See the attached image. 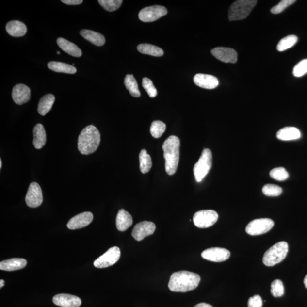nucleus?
<instances>
[{
  "label": "nucleus",
  "instance_id": "obj_1",
  "mask_svg": "<svg viewBox=\"0 0 307 307\" xmlns=\"http://www.w3.org/2000/svg\"><path fill=\"white\" fill-rule=\"evenodd\" d=\"M200 276L197 274L180 271L171 275L168 283V288L171 291L186 292L195 289L199 285Z\"/></svg>",
  "mask_w": 307,
  "mask_h": 307
},
{
  "label": "nucleus",
  "instance_id": "obj_2",
  "mask_svg": "<svg viewBox=\"0 0 307 307\" xmlns=\"http://www.w3.org/2000/svg\"><path fill=\"white\" fill-rule=\"evenodd\" d=\"M180 142L179 138L171 135L162 145L165 159V169L169 176L177 172L180 157Z\"/></svg>",
  "mask_w": 307,
  "mask_h": 307
},
{
  "label": "nucleus",
  "instance_id": "obj_3",
  "mask_svg": "<svg viewBox=\"0 0 307 307\" xmlns=\"http://www.w3.org/2000/svg\"><path fill=\"white\" fill-rule=\"evenodd\" d=\"M100 143V132L94 125H88L79 135L78 150L81 154H91L97 151Z\"/></svg>",
  "mask_w": 307,
  "mask_h": 307
},
{
  "label": "nucleus",
  "instance_id": "obj_4",
  "mask_svg": "<svg viewBox=\"0 0 307 307\" xmlns=\"http://www.w3.org/2000/svg\"><path fill=\"white\" fill-rule=\"evenodd\" d=\"M256 0H238L230 6L229 21H239L247 18L257 4Z\"/></svg>",
  "mask_w": 307,
  "mask_h": 307
},
{
  "label": "nucleus",
  "instance_id": "obj_5",
  "mask_svg": "<svg viewBox=\"0 0 307 307\" xmlns=\"http://www.w3.org/2000/svg\"><path fill=\"white\" fill-rule=\"evenodd\" d=\"M289 245L285 242L275 244L267 250L263 257V262L267 266H273L281 262L286 258Z\"/></svg>",
  "mask_w": 307,
  "mask_h": 307
},
{
  "label": "nucleus",
  "instance_id": "obj_6",
  "mask_svg": "<svg viewBox=\"0 0 307 307\" xmlns=\"http://www.w3.org/2000/svg\"><path fill=\"white\" fill-rule=\"evenodd\" d=\"M212 152L209 148H205L194 167V174L197 182H201L203 180L212 168Z\"/></svg>",
  "mask_w": 307,
  "mask_h": 307
},
{
  "label": "nucleus",
  "instance_id": "obj_7",
  "mask_svg": "<svg viewBox=\"0 0 307 307\" xmlns=\"http://www.w3.org/2000/svg\"><path fill=\"white\" fill-rule=\"evenodd\" d=\"M218 218L219 215L216 211L202 210L194 214L193 221L194 226L199 228H207L213 226L217 222Z\"/></svg>",
  "mask_w": 307,
  "mask_h": 307
},
{
  "label": "nucleus",
  "instance_id": "obj_8",
  "mask_svg": "<svg viewBox=\"0 0 307 307\" xmlns=\"http://www.w3.org/2000/svg\"><path fill=\"white\" fill-rule=\"evenodd\" d=\"M275 226L272 220L264 218L254 220L246 227V232L251 236H258L268 232Z\"/></svg>",
  "mask_w": 307,
  "mask_h": 307
},
{
  "label": "nucleus",
  "instance_id": "obj_9",
  "mask_svg": "<svg viewBox=\"0 0 307 307\" xmlns=\"http://www.w3.org/2000/svg\"><path fill=\"white\" fill-rule=\"evenodd\" d=\"M121 257V251L117 246L112 247L108 250L106 253L102 254L95 260L94 263L95 267L98 269L106 268V267L114 265L118 262Z\"/></svg>",
  "mask_w": 307,
  "mask_h": 307
},
{
  "label": "nucleus",
  "instance_id": "obj_10",
  "mask_svg": "<svg viewBox=\"0 0 307 307\" xmlns=\"http://www.w3.org/2000/svg\"><path fill=\"white\" fill-rule=\"evenodd\" d=\"M167 14V9L164 6L154 5L142 9L138 15V17L141 21L151 22L158 20Z\"/></svg>",
  "mask_w": 307,
  "mask_h": 307
},
{
  "label": "nucleus",
  "instance_id": "obj_11",
  "mask_svg": "<svg viewBox=\"0 0 307 307\" xmlns=\"http://www.w3.org/2000/svg\"><path fill=\"white\" fill-rule=\"evenodd\" d=\"M25 201L28 206L37 208L41 206L43 202V194L41 188L36 182H32L29 187Z\"/></svg>",
  "mask_w": 307,
  "mask_h": 307
},
{
  "label": "nucleus",
  "instance_id": "obj_12",
  "mask_svg": "<svg viewBox=\"0 0 307 307\" xmlns=\"http://www.w3.org/2000/svg\"><path fill=\"white\" fill-rule=\"evenodd\" d=\"M230 253L228 250L221 247H212L203 251L201 257L205 259L214 262H221L228 259Z\"/></svg>",
  "mask_w": 307,
  "mask_h": 307
},
{
  "label": "nucleus",
  "instance_id": "obj_13",
  "mask_svg": "<svg viewBox=\"0 0 307 307\" xmlns=\"http://www.w3.org/2000/svg\"><path fill=\"white\" fill-rule=\"evenodd\" d=\"M156 229V226L154 223L151 221H143L134 226L132 231V236L137 242H140L145 237L154 234Z\"/></svg>",
  "mask_w": 307,
  "mask_h": 307
},
{
  "label": "nucleus",
  "instance_id": "obj_14",
  "mask_svg": "<svg viewBox=\"0 0 307 307\" xmlns=\"http://www.w3.org/2000/svg\"><path fill=\"white\" fill-rule=\"evenodd\" d=\"M214 57L224 63L235 64L237 61V53L234 49L229 48L218 47L211 50Z\"/></svg>",
  "mask_w": 307,
  "mask_h": 307
},
{
  "label": "nucleus",
  "instance_id": "obj_15",
  "mask_svg": "<svg viewBox=\"0 0 307 307\" xmlns=\"http://www.w3.org/2000/svg\"><path fill=\"white\" fill-rule=\"evenodd\" d=\"M93 214L85 212L78 214L68 221L67 227L69 229L75 230L83 228L90 224L93 220Z\"/></svg>",
  "mask_w": 307,
  "mask_h": 307
},
{
  "label": "nucleus",
  "instance_id": "obj_16",
  "mask_svg": "<svg viewBox=\"0 0 307 307\" xmlns=\"http://www.w3.org/2000/svg\"><path fill=\"white\" fill-rule=\"evenodd\" d=\"M12 98L16 104L26 103L31 99V90L25 84L16 85L13 89Z\"/></svg>",
  "mask_w": 307,
  "mask_h": 307
},
{
  "label": "nucleus",
  "instance_id": "obj_17",
  "mask_svg": "<svg viewBox=\"0 0 307 307\" xmlns=\"http://www.w3.org/2000/svg\"><path fill=\"white\" fill-rule=\"evenodd\" d=\"M194 81L198 87L208 90H212L216 88L219 84V80L214 76L203 74L194 75Z\"/></svg>",
  "mask_w": 307,
  "mask_h": 307
},
{
  "label": "nucleus",
  "instance_id": "obj_18",
  "mask_svg": "<svg viewBox=\"0 0 307 307\" xmlns=\"http://www.w3.org/2000/svg\"><path fill=\"white\" fill-rule=\"evenodd\" d=\"M52 300L55 305L62 307H79L81 305V300L79 297L65 293L56 295Z\"/></svg>",
  "mask_w": 307,
  "mask_h": 307
},
{
  "label": "nucleus",
  "instance_id": "obj_19",
  "mask_svg": "<svg viewBox=\"0 0 307 307\" xmlns=\"http://www.w3.org/2000/svg\"><path fill=\"white\" fill-rule=\"evenodd\" d=\"M133 224V218L131 214L124 209L118 211L116 217V226L119 231L124 232Z\"/></svg>",
  "mask_w": 307,
  "mask_h": 307
},
{
  "label": "nucleus",
  "instance_id": "obj_20",
  "mask_svg": "<svg viewBox=\"0 0 307 307\" xmlns=\"http://www.w3.org/2000/svg\"><path fill=\"white\" fill-rule=\"evenodd\" d=\"M6 31L12 37H21L26 34L27 28L24 23L21 21H12L6 24Z\"/></svg>",
  "mask_w": 307,
  "mask_h": 307
},
{
  "label": "nucleus",
  "instance_id": "obj_21",
  "mask_svg": "<svg viewBox=\"0 0 307 307\" xmlns=\"http://www.w3.org/2000/svg\"><path fill=\"white\" fill-rule=\"evenodd\" d=\"M27 265V261L23 259H12L3 260L0 263V269L12 272L22 269Z\"/></svg>",
  "mask_w": 307,
  "mask_h": 307
},
{
  "label": "nucleus",
  "instance_id": "obj_22",
  "mask_svg": "<svg viewBox=\"0 0 307 307\" xmlns=\"http://www.w3.org/2000/svg\"><path fill=\"white\" fill-rule=\"evenodd\" d=\"M57 44L63 51L67 52V54L74 57H81L82 52L80 48L67 39L59 38L57 39Z\"/></svg>",
  "mask_w": 307,
  "mask_h": 307
},
{
  "label": "nucleus",
  "instance_id": "obj_23",
  "mask_svg": "<svg viewBox=\"0 0 307 307\" xmlns=\"http://www.w3.org/2000/svg\"><path fill=\"white\" fill-rule=\"evenodd\" d=\"M276 137L282 141H292L298 140L301 137V133L298 128L295 127H285L281 129L276 133Z\"/></svg>",
  "mask_w": 307,
  "mask_h": 307
},
{
  "label": "nucleus",
  "instance_id": "obj_24",
  "mask_svg": "<svg viewBox=\"0 0 307 307\" xmlns=\"http://www.w3.org/2000/svg\"><path fill=\"white\" fill-rule=\"evenodd\" d=\"M33 145L37 149H41L46 142V134L44 126L41 124L36 125L33 130Z\"/></svg>",
  "mask_w": 307,
  "mask_h": 307
},
{
  "label": "nucleus",
  "instance_id": "obj_25",
  "mask_svg": "<svg viewBox=\"0 0 307 307\" xmlns=\"http://www.w3.org/2000/svg\"><path fill=\"white\" fill-rule=\"evenodd\" d=\"M81 35L84 39L97 46L104 45L105 42V39L103 35L95 32L90 31V30H82L81 32Z\"/></svg>",
  "mask_w": 307,
  "mask_h": 307
},
{
  "label": "nucleus",
  "instance_id": "obj_26",
  "mask_svg": "<svg viewBox=\"0 0 307 307\" xmlns=\"http://www.w3.org/2000/svg\"><path fill=\"white\" fill-rule=\"evenodd\" d=\"M55 100V97L52 94H47L43 97L39 102L38 113L44 116L51 110Z\"/></svg>",
  "mask_w": 307,
  "mask_h": 307
},
{
  "label": "nucleus",
  "instance_id": "obj_27",
  "mask_svg": "<svg viewBox=\"0 0 307 307\" xmlns=\"http://www.w3.org/2000/svg\"><path fill=\"white\" fill-rule=\"evenodd\" d=\"M48 66L51 70L62 73L74 74L77 71L74 66L63 62H50L48 63Z\"/></svg>",
  "mask_w": 307,
  "mask_h": 307
},
{
  "label": "nucleus",
  "instance_id": "obj_28",
  "mask_svg": "<svg viewBox=\"0 0 307 307\" xmlns=\"http://www.w3.org/2000/svg\"><path fill=\"white\" fill-rule=\"evenodd\" d=\"M138 51L141 54L154 56V57H161L163 55L162 49L156 46L150 44H143L137 46Z\"/></svg>",
  "mask_w": 307,
  "mask_h": 307
},
{
  "label": "nucleus",
  "instance_id": "obj_29",
  "mask_svg": "<svg viewBox=\"0 0 307 307\" xmlns=\"http://www.w3.org/2000/svg\"><path fill=\"white\" fill-rule=\"evenodd\" d=\"M124 84L132 97H139L141 93L136 80L132 75H127L125 78Z\"/></svg>",
  "mask_w": 307,
  "mask_h": 307
},
{
  "label": "nucleus",
  "instance_id": "obj_30",
  "mask_svg": "<svg viewBox=\"0 0 307 307\" xmlns=\"http://www.w3.org/2000/svg\"><path fill=\"white\" fill-rule=\"evenodd\" d=\"M140 167L142 173L146 174L149 172L152 167L151 158L147 153L146 150L141 151L139 156Z\"/></svg>",
  "mask_w": 307,
  "mask_h": 307
},
{
  "label": "nucleus",
  "instance_id": "obj_31",
  "mask_svg": "<svg viewBox=\"0 0 307 307\" xmlns=\"http://www.w3.org/2000/svg\"><path fill=\"white\" fill-rule=\"evenodd\" d=\"M298 42V37L295 35H290L283 38L279 41L277 45V50L282 52L294 46Z\"/></svg>",
  "mask_w": 307,
  "mask_h": 307
},
{
  "label": "nucleus",
  "instance_id": "obj_32",
  "mask_svg": "<svg viewBox=\"0 0 307 307\" xmlns=\"http://www.w3.org/2000/svg\"><path fill=\"white\" fill-rule=\"evenodd\" d=\"M166 125L162 121H154L150 127V133L154 138H159L166 130Z\"/></svg>",
  "mask_w": 307,
  "mask_h": 307
},
{
  "label": "nucleus",
  "instance_id": "obj_33",
  "mask_svg": "<svg viewBox=\"0 0 307 307\" xmlns=\"http://www.w3.org/2000/svg\"><path fill=\"white\" fill-rule=\"evenodd\" d=\"M98 2L106 11L113 12L120 7L123 1L122 0H98Z\"/></svg>",
  "mask_w": 307,
  "mask_h": 307
},
{
  "label": "nucleus",
  "instance_id": "obj_34",
  "mask_svg": "<svg viewBox=\"0 0 307 307\" xmlns=\"http://www.w3.org/2000/svg\"><path fill=\"white\" fill-rule=\"evenodd\" d=\"M262 192L267 196H278L282 193V188L275 184H267L263 186Z\"/></svg>",
  "mask_w": 307,
  "mask_h": 307
},
{
  "label": "nucleus",
  "instance_id": "obj_35",
  "mask_svg": "<svg viewBox=\"0 0 307 307\" xmlns=\"http://www.w3.org/2000/svg\"><path fill=\"white\" fill-rule=\"evenodd\" d=\"M270 176L276 180L284 181L288 179L289 175L285 168L278 167L271 170Z\"/></svg>",
  "mask_w": 307,
  "mask_h": 307
},
{
  "label": "nucleus",
  "instance_id": "obj_36",
  "mask_svg": "<svg viewBox=\"0 0 307 307\" xmlns=\"http://www.w3.org/2000/svg\"><path fill=\"white\" fill-rule=\"evenodd\" d=\"M271 293L275 298L283 295L284 293H285V289H284L283 284L281 280L279 279L274 280L271 285Z\"/></svg>",
  "mask_w": 307,
  "mask_h": 307
},
{
  "label": "nucleus",
  "instance_id": "obj_37",
  "mask_svg": "<svg viewBox=\"0 0 307 307\" xmlns=\"http://www.w3.org/2000/svg\"><path fill=\"white\" fill-rule=\"evenodd\" d=\"M142 85H143V88L151 98L157 97L158 94L157 89L154 87L153 82H152L150 79L144 78L143 79Z\"/></svg>",
  "mask_w": 307,
  "mask_h": 307
},
{
  "label": "nucleus",
  "instance_id": "obj_38",
  "mask_svg": "<svg viewBox=\"0 0 307 307\" xmlns=\"http://www.w3.org/2000/svg\"><path fill=\"white\" fill-rule=\"evenodd\" d=\"M307 73V59L299 62L293 70V74L296 77H301Z\"/></svg>",
  "mask_w": 307,
  "mask_h": 307
},
{
  "label": "nucleus",
  "instance_id": "obj_39",
  "mask_svg": "<svg viewBox=\"0 0 307 307\" xmlns=\"http://www.w3.org/2000/svg\"><path fill=\"white\" fill-rule=\"evenodd\" d=\"M295 2V0H282L278 5L271 9V12L275 15L279 14L290 5L294 4Z\"/></svg>",
  "mask_w": 307,
  "mask_h": 307
},
{
  "label": "nucleus",
  "instance_id": "obj_40",
  "mask_svg": "<svg viewBox=\"0 0 307 307\" xmlns=\"http://www.w3.org/2000/svg\"><path fill=\"white\" fill-rule=\"evenodd\" d=\"M263 302L259 295H254L249 298L247 306L248 307H262Z\"/></svg>",
  "mask_w": 307,
  "mask_h": 307
},
{
  "label": "nucleus",
  "instance_id": "obj_41",
  "mask_svg": "<svg viewBox=\"0 0 307 307\" xmlns=\"http://www.w3.org/2000/svg\"><path fill=\"white\" fill-rule=\"evenodd\" d=\"M62 2L69 5H80L83 2L82 0H62Z\"/></svg>",
  "mask_w": 307,
  "mask_h": 307
},
{
  "label": "nucleus",
  "instance_id": "obj_42",
  "mask_svg": "<svg viewBox=\"0 0 307 307\" xmlns=\"http://www.w3.org/2000/svg\"><path fill=\"white\" fill-rule=\"evenodd\" d=\"M194 307H213L212 306L209 305V304H207L206 303H201L199 304H197Z\"/></svg>",
  "mask_w": 307,
  "mask_h": 307
},
{
  "label": "nucleus",
  "instance_id": "obj_43",
  "mask_svg": "<svg viewBox=\"0 0 307 307\" xmlns=\"http://www.w3.org/2000/svg\"><path fill=\"white\" fill-rule=\"evenodd\" d=\"M304 284H305L306 288L307 289V274L305 276V279H304Z\"/></svg>",
  "mask_w": 307,
  "mask_h": 307
},
{
  "label": "nucleus",
  "instance_id": "obj_44",
  "mask_svg": "<svg viewBox=\"0 0 307 307\" xmlns=\"http://www.w3.org/2000/svg\"><path fill=\"white\" fill-rule=\"evenodd\" d=\"M5 282L4 280L1 279L0 280V288H2L4 286Z\"/></svg>",
  "mask_w": 307,
  "mask_h": 307
},
{
  "label": "nucleus",
  "instance_id": "obj_45",
  "mask_svg": "<svg viewBox=\"0 0 307 307\" xmlns=\"http://www.w3.org/2000/svg\"><path fill=\"white\" fill-rule=\"evenodd\" d=\"M2 160L1 159V160H0V168H2Z\"/></svg>",
  "mask_w": 307,
  "mask_h": 307
},
{
  "label": "nucleus",
  "instance_id": "obj_46",
  "mask_svg": "<svg viewBox=\"0 0 307 307\" xmlns=\"http://www.w3.org/2000/svg\"><path fill=\"white\" fill-rule=\"evenodd\" d=\"M57 54H58V55H59V54H60V52H59V51H58V52H57Z\"/></svg>",
  "mask_w": 307,
  "mask_h": 307
}]
</instances>
